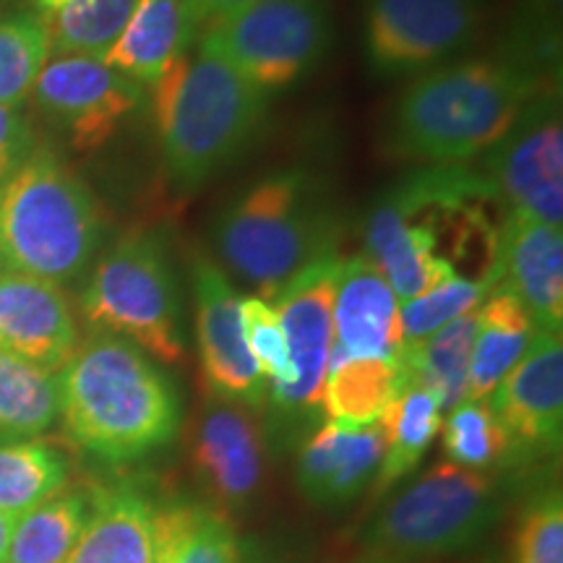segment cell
Here are the masks:
<instances>
[{
  "instance_id": "cell-1",
  "label": "cell",
  "mask_w": 563,
  "mask_h": 563,
  "mask_svg": "<svg viewBox=\"0 0 563 563\" xmlns=\"http://www.w3.org/2000/svg\"><path fill=\"white\" fill-rule=\"evenodd\" d=\"M506 209L481 170L422 167L384 191L365 220V256L407 302L449 277L496 290Z\"/></svg>"
},
{
  "instance_id": "cell-2",
  "label": "cell",
  "mask_w": 563,
  "mask_h": 563,
  "mask_svg": "<svg viewBox=\"0 0 563 563\" xmlns=\"http://www.w3.org/2000/svg\"><path fill=\"white\" fill-rule=\"evenodd\" d=\"M543 89L538 70L511 58H464L412 76L386 115V157L467 165L496 146Z\"/></svg>"
},
{
  "instance_id": "cell-3",
  "label": "cell",
  "mask_w": 563,
  "mask_h": 563,
  "mask_svg": "<svg viewBox=\"0 0 563 563\" xmlns=\"http://www.w3.org/2000/svg\"><path fill=\"white\" fill-rule=\"evenodd\" d=\"M60 415L70 439L104 462L157 452L178 431V391L136 344L97 332L58 376Z\"/></svg>"
},
{
  "instance_id": "cell-4",
  "label": "cell",
  "mask_w": 563,
  "mask_h": 563,
  "mask_svg": "<svg viewBox=\"0 0 563 563\" xmlns=\"http://www.w3.org/2000/svg\"><path fill=\"white\" fill-rule=\"evenodd\" d=\"M152 110L170 178L199 188L249 150L269 91L217 55L186 51L152 84Z\"/></svg>"
},
{
  "instance_id": "cell-5",
  "label": "cell",
  "mask_w": 563,
  "mask_h": 563,
  "mask_svg": "<svg viewBox=\"0 0 563 563\" xmlns=\"http://www.w3.org/2000/svg\"><path fill=\"white\" fill-rule=\"evenodd\" d=\"M211 243L238 279L274 300L295 272L336 249V220L319 178L285 170L224 203L211 222Z\"/></svg>"
},
{
  "instance_id": "cell-6",
  "label": "cell",
  "mask_w": 563,
  "mask_h": 563,
  "mask_svg": "<svg viewBox=\"0 0 563 563\" xmlns=\"http://www.w3.org/2000/svg\"><path fill=\"white\" fill-rule=\"evenodd\" d=\"M104 220L89 186L47 146L0 183V251L5 269L70 285L100 251Z\"/></svg>"
},
{
  "instance_id": "cell-7",
  "label": "cell",
  "mask_w": 563,
  "mask_h": 563,
  "mask_svg": "<svg viewBox=\"0 0 563 563\" xmlns=\"http://www.w3.org/2000/svg\"><path fill=\"white\" fill-rule=\"evenodd\" d=\"M81 313L162 363L186 355L173 256L159 232H129L97 262L81 292Z\"/></svg>"
},
{
  "instance_id": "cell-8",
  "label": "cell",
  "mask_w": 563,
  "mask_h": 563,
  "mask_svg": "<svg viewBox=\"0 0 563 563\" xmlns=\"http://www.w3.org/2000/svg\"><path fill=\"white\" fill-rule=\"evenodd\" d=\"M498 511L501 496L488 473L441 462L378 514L365 534L368 561L415 563L464 551Z\"/></svg>"
},
{
  "instance_id": "cell-9",
  "label": "cell",
  "mask_w": 563,
  "mask_h": 563,
  "mask_svg": "<svg viewBox=\"0 0 563 563\" xmlns=\"http://www.w3.org/2000/svg\"><path fill=\"white\" fill-rule=\"evenodd\" d=\"M334 45L327 0H256L207 24L201 51L228 60L258 89L274 91L311 76Z\"/></svg>"
},
{
  "instance_id": "cell-10",
  "label": "cell",
  "mask_w": 563,
  "mask_h": 563,
  "mask_svg": "<svg viewBox=\"0 0 563 563\" xmlns=\"http://www.w3.org/2000/svg\"><path fill=\"white\" fill-rule=\"evenodd\" d=\"M363 47L382 79L452 63L481 37L485 0H361Z\"/></svg>"
},
{
  "instance_id": "cell-11",
  "label": "cell",
  "mask_w": 563,
  "mask_h": 563,
  "mask_svg": "<svg viewBox=\"0 0 563 563\" xmlns=\"http://www.w3.org/2000/svg\"><path fill=\"white\" fill-rule=\"evenodd\" d=\"M481 173L506 211L561 228L563 121L553 89L540 91L509 133L483 154Z\"/></svg>"
},
{
  "instance_id": "cell-12",
  "label": "cell",
  "mask_w": 563,
  "mask_h": 563,
  "mask_svg": "<svg viewBox=\"0 0 563 563\" xmlns=\"http://www.w3.org/2000/svg\"><path fill=\"white\" fill-rule=\"evenodd\" d=\"M340 264V251H323L274 295L292 363L290 384L272 391L274 405L282 410L313 412L321 407L334 347V292Z\"/></svg>"
},
{
  "instance_id": "cell-13",
  "label": "cell",
  "mask_w": 563,
  "mask_h": 563,
  "mask_svg": "<svg viewBox=\"0 0 563 563\" xmlns=\"http://www.w3.org/2000/svg\"><path fill=\"white\" fill-rule=\"evenodd\" d=\"M32 102L76 152H95L144 102V87L81 55H53L40 70Z\"/></svg>"
},
{
  "instance_id": "cell-14",
  "label": "cell",
  "mask_w": 563,
  "mask_h": 563,
  "mask_svg": "<svg viewBox=\"0 0 563 563\" xmlns=\"http://www.w3.org/2000/svg\"><path fill=\"white\" fill-rule=\"evenodd\" d=\"M191 285L201 365L209 389L224 402L264 405L266 382L245 342L243 298L235 292L228 274L207 256H194Z\"/></svg>"
},
{
  "instance_id": "cell-15",
  "label": "cell",
  "mask_w": 563,
  "mask_h": 563,
  "mask_svg": "<svg viewBox=\"0 0 563 563\" xmlns=\"http://www.w3.org/2000/svg\"><path fill=\"white\" fill-rule=\"evenodd\" d=\"M488 399L514 449H559L563 426L561 334L534 332L525 355Z\"/></svg>"
},
{
  "instance_id": "cell-16",
  "label": "cell",
  "mask_w": 563,
  "mask_h": 563,
  "mask_svg": "<svg viewBox=\"0 0 563 563\" xmlns=\"http://www.w3.org/2000/svg\"><path fill=\"white\" fill-rule=\"evenodd\" d=\"M496 279L530 313L538 332L561 334L563 323V232L509 211L498 243Z\"/></svg>"
},
{
  "instance_id": "cell-17",
  "label": "cell",
  "mask_w": 563,
  "mask_h": 563,
  "mask_svg": "<svg viewBox=\"0 0 563 563\" xmlns=\"http://www.w3.org/2000/svg\"><path fill=\"white\" fill-rule=\"evenodd\" d=\"M76 321L53 282L0 272V350L42 371H60L76 350Z\"/></svg>"
},
{
  "instance_id": "cell-18",
  "label": "cell",
  "mask_w": 563,
  "mask_h": 563,
  "mask_svg": "<svg viewBox=\"0 0 563 563\" xmlns=\"http://www.w3.org/2000/svg\"><path fill=\"white\" fill-rule=\"evenodd\" d=\"M334 344L350 357H399V300L365 253L342 258L334 292Z\"/></svg>"
},
{
  "instance_id": "cell-19",
  "label": "cell",
  "mask_w": 563,
  "mask_h": 563,
  "mask_svg": "<svg viewBox=\"0 0 563 563\" xmlns=\"http://www.w3.org/2000/svg\"><path fill=\"white\" fill-rule=\"evenodd\" d=\"M386 441L382 428L329 422L300 452L298 483L316 506L350 504L382 467Z\"/></svg>"
},
{
  "instance_id": "cell-20",
  "label": "cell",
  "mask_w": 563,
  "mask_h": 563,
  "mask_svg": "<svg viewBox=\"0 0 563 563\" xmlns=\"http://www.w3.org/2000/svg\"><path fill=\"white\" fill-rule=\"evenodd\" d=\"M196 32L199 19L194 0H139L123 34L110 47L104 66L141 87H152L162 70L188 51Z\"/></svg>"
},
{
  "instance_id": "cell-21",
  "label": "cell",
  "mask_w": 563,
  "mask_h": 563,
  "mask_svg": "<svg viewBox=\"0 0 563 563\" xmlns=\"http://www.w3.org/2000/svg\"><path fill=\"white\" fill-rule=\"evenodd\" d=\"M194 462L214 496L241 504L262 477V441L256 422L238 407H209L194 433Z\"/></svg>"
},
{
  "instance_id": "cell-22",
  "label": "cell",
  "mask_w": 563,
  "mask_h": 563,
  "mask_svg": "<svg viewBox=\"0 0 563 563\" xmlns=\"http://www.w3.org/2000/svg\"><path fill=\"white\" fill-rule=\"evenodd\" d=\"M152 514L136 490H95L89 522L66 563H154Z\"/></svg>"
},
{
  "instance_id": "cell-23",
  "label": "cell",
  "mask_w": 563,
  "mask_h": 563,
  "mask_svg": "<svg viewBox=\"0 0 563 563\" xmlns=\"http://www.w3.org/2000/svg\"><path fill=\"white\" fill-rule=\"evenodd\" d=\"M477 336V308L446 323L412 347L399 350L397 365L402 391L426 389L441 410H454L467 399V373Z\"/></svg>"
},
{
  "instance_id": "cell-24",
  "label": "cell",
  "mask_w": 563,
  "mask_h": 563,
  "mask_svg": "<svg viewBox=\"0 0 563 563\" xmlns=\"http://www.w3.org/2000/svg\"><path fill=\"white\" fill-rule=\"evenodd\" d=\"M534 323L525 306L509 290L496 287L481 308H477V336L473 347V361L467 373V399L483 402L493 389L501 384L527 344L534 336Z\"/></svg>"
},
{
  "instance_id": "cell-25",
  "label": "cell",
  "mask_w": 563,
  "mask_h": 563,
  "mask_svg": "<svg viewBox=\"0 0 563 563\" xmlns=\"http://www.w3.org/2000/svg\"><path fill=\"white\" fill-rule=\"evenodd\" d=\"M399 394L402 378L397 361L350 357L334 344L321 397V407L334 422L373 426Z\"/></svg>"
},
{
  "instance_id": "cell-26",
  "label": "cell",
  "mask_w": 563,
  "mask_h": 563,
  "mask_svg": "<svg viewBox=\"0 0 563 563\" xmlns=\"http://www.w3.org/2000/svg\"><path fill=\"white\" fill-rule=\"evenodd\" d=\"M154 563H241L235 534L203 506H167L152 514Z\"/></svg>"
},
{
  "instance_id": "cell-27",
  "label": "cell",
  "mask_w": 563,
  "mask_h": 563,
  "mask_svg": "<svg viewBox=\"0 0 563 563\" xmlns=\"http://www.w3.org/2000/svg\"><path fill=\"white\" fill-rule=\"evenodd\" d=\"M376 426L382 428L386 441L382 467L376 473V488L384 493L410 475L426 456L428 446L441 431V407L433 394L412 386L386 407Z\"/></svg>"
},
{
  "instance_id": "cell-28",
  "label": "cell",
  "mask_w": 563,
  "mask_h": 563,
  "mask_svg": "<svg viewBox=\"0 0 563 563\" xmlns=\"http://www.w3.org/2000/svg\"><path fill=\"white\" fill-rule=\"evenodd\" d=\"M91 496L58 493L13 522L5 563H66L89 522Z\"/></svg>"
},
{
  "instance_id": "cell-29",
  "label": "cell",
  "mask_w": 563,
  "mask_h": 563,
  "mask_svg": "<svg viewBox=\"0 0 563 563\" xmlns=\"http://www.w3.org/2000/svg\"><path fill=\"white\" fill-rule=\"evenodd\" d=\"M58 415V376L0 350V439H34Z\"/></svg>"
},
{
  "instance_id": "cell-30",
  "label": "cell",
  "mask_w": 563,
  "mask_h": 563,
  "mask_svg": "<svg viewBox=\"0 0 563 563\" xmlns=\"http://www.w3.org/2000/svg\"><path fill=\"white\" fill-rule=\"evenodd\" d=\"M139 0H68L45 11L47 47L53 55H81L102 60L121 37Z\"/></svg>"
},
{
  "instance_id": "cell-31",
  "label": "cell",
  "mask_w": 563,
  "mask_h": 563,
  "mask_svg": "<svg viewBox=\"0 0 563 563\" xmlns=\"http://www.w3.org/2000/svg\"><path fill=\"white\" fill-rule=\"evenodd\" d=\"M68 481V460L45 441L0 443V514L19 519Z\"/></svg>"
},
{
  "instance_id": "cell-32",
  "label": "cell",
  "mask_w": 563,
  "mask_h": 563,
  "mask_svg": "<svg viewBox=\"0 0 563 563\" xmlns=\"http://www.w3.org/2000/svg\"><path fill=\"white\" fill-rule=\"evenodd\" d=\"M47 32L45 21L34 13L0 16V104L19 110L32 97L40 70L45 68Z\"/></svg>"
},
{
  "instance_id": "cell-33",
  "label": "cell",
  "mask_w": 563,
  "mask_h": 563,
  "mask_svg": "<svg viewBox=\"0 0 563 563\" xmlns=\"http://www.w3.org/2000/svg\"><path fill=\"white\" fill-rule=\"evenodd\" d=\"M443 428V452L452 464L467 470H485L511 454V439L488 405L464 399L456 405Z\"/></svg>"
},
{
  "instance_id": "cell-34",
  "label": "cell",
  "mask_w": 563,
  "mask_h": 563,
  "mask_svg": "<svg viewBox=\"0 0 563 563\" xmlns=\"http://www.w3.org/2000/svg\"><path fill=\"white\" fill-rule=\"evenodd\" d=\"M488 295V287L477 285L473 279L449 277L418 298L402 302L399 306V350L412 347L460 316L481 308Z\"/></svg>"
},
{
  "instance_id": "cell-35",
  "label": "cell",
  "mask_w": 563,
  "mask_h": 563,
  "mask_svg": "<svg viewBox=\"0 0 563 563\" xmlns=\"http://www.w3.org/2000/svg\"><path fill=\"white\" fill-rule=\"evenodd\" d=\"M241 313L245 342H249V350L258 371H262L264 382L272 384V391L282 389V386L290 384L292 363L277 308L269 300L253 295V298L243 300Z\"/></svg>"
},
{
  "instance_id": "cell-36",
  "label": "cell",
  "mask_w": 563,
  "mask_h": 563,
  "mask_svg": "<svg viewBox=\"0 0 563 563\" xmlns=\"http://www.w3.org/2000/svg\"><path fill=\"white\" fill-rule=\"evenodd\" d=\"M519 563H563V506L548 496L527 511L517 543Z\"/></svg>"
},
{
  "instance_id": "cell-37",
  "label": "cell",
  "mask_w": 563,
  "mask_h": 563,
  "mask_svg": "<svg viewBox=\"0 0 563 563\" xmlns=\"http://www.w3.org/2000/svg\"><path fill=\"white\" fill-rule=\"evenodd\" d=\"M34 152V131L19 110L0 104V183L30 159Z\"/></svg>"
},
{
  "instance_id": "cell-38",
  "label": "cell",
  "mask_w": 563,
  "mask_h": 563,
  "mask_svg": "<svg viewBox=\"0 0 563 563\" xmlns=\"http://www.w3.org/2000/svg\"><path fill=\"white\" fill-rule=\"evenodd\" d=\"M251 3H256V0H194V11L199 24H211V21L243 11Z\"/></svg>"
},
{
  "instance_id": "cell-39",
  "label": "cell",
  "mask_w": 563,
  "mask_h": 563,
  "mask_svg": "<svg viewBox=\"0 0 563 563\" xmlns=\"http://www.w3.org/2000/svg\"><path fill=\"white\" fill-rule=\"evenodd\" d=\"M13 522H16V519H11V517H5V514H0V563H5V555H9Z\"/></svg>"
},
{
  "instance_id": "cell-40",
  "label": "cell",
  "mask_w": 563,
  "mask_h": 563,
  "mask_svg": "<svg viewBox=\"0 0 563 563\" xmlns=\"http://www.w3.org/2000/svg\"><path fill=\"white\" fill-rule=\"evenodd\" d=\"M37 3H40L45 11H55V9H60L63 3H68V0H37Z\"/></svg>"
},
{
  "instance_id": "cell-41",
  "label": "cell",
  "mask_w": 563,
  "mask_h": 563,
  "mask_svg": "<svg viewBox=\"0 0 563 563\" xmlns=\"http://www.w3.org/2000/svg\"><path fill=\"white\" fill-rule=\"evenodd\" d=\"M0 272H5V262H3V251H0Z\"/></svg>"
},
{
  "instance_id": "cell-42",
  "label": "cell",
  "mask_w": 563,
  "mask_h": 563,
  "mask_svg": "<svg viewBox=\"0 0 563 563\" xmlns=\"http://www.w3.org/2000/svg\"><path fill=\"white\" fill-rule=\"evenodd\" d=\"M365 563H373V561H365Z\"/></svg>"
},
{
  "instance_id": "cell-43",
  "label": "cell",
  "mask_w": 563,
  "mask_h": 563,
  "mask_svg": "<svg viewBox=\"0 0 563 563\" xmlns=\"http://www.w3.org/2000/svg\"><path fill=\"white\" fill-rule=\"evenodd\" d=\"M0 3H3V0H0Z\"/></svg>"
}]
</instances>
